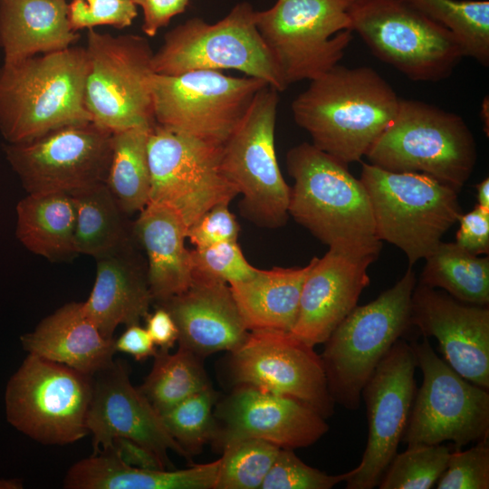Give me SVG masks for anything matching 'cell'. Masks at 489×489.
I'll list each match as a JSON object with an SVG mask.
<instances>
[{
	"label": "cell",
	"mask_w": 489,
	"mask_h": 489,
	"mask_svg": "<svg viewBox=\"0 0 489 489\" xmlns=\"http://www.w3.org/2000/svg\"><path fill=\"white\" fill-rule=\"evenodd\" d=\"M292 103L312 145L348 165L360 161L394 120L400 98L370 67L340 64L310 81Z\"/></svg>",
	"instance_id": "1"
},
{
	"label": "cell",
	"mask_w": 489,
	"mask_h": 489,
	"mask_svg": "<svg viewBox=\"0 0 489 489\" xmlns=\"http://www.w3.org/2000/svg\"><path fill=\"white\" fill-rule=\"evenodd\" d=\"M85 47L38 54L0 67V131L10 144L91 122L84 103Z\"/></svg>",
	"instance_id": "2"
},
{
	"label": "cell",
	"mask_w": 489,
	"mask_h": 489,
	"mask_svg": "<svg viewBox=\"0 0 489 489\" xmlns=\"http://www.w3.org/2000/svg\"><path fill=\"white\" fill-rule=\"evenodd\" d=\"M293 179L288 214L329 248L382 246L366 189L347 165L303 142L286 155Z\"/></svg>",
	"instance_id": "3"
},
{
	"label": "cell",
	"mask_w": 489,
	"mask_h": 489,
	"mask_svg": "<svg viewBox=\"0 0 489 489\" xmlns=\"http://www.w3.org/2000/svg\"><path fill=\"white\" fill-rule=\"evenodd\" d=\"M366 157L379 168L425 174L459 192L473 173L477 149L459 115L400 99L394 120Z\"/></svg>",
	"instance_id": "4"
},
{
	"label": "cell",
	"mask_w": 489,
	"mask_h": 489,
	"mask_svg": "<svg viewBox=\"0 0 489 489\" xmlns=\"http://www.w3.org/2000/svg\"><path fill=\"white\" fill-rule=\"evenodd\" d=\"M416 284V273L409 266L377 299L356 306L325 340L320 356L334 403L349 410L360 408L366 382L411 326V297Z\"/></svg>",
	"instance_id": "5"
},
{
	"label": "cell",
	"mask_w": 489,
	"mask_h": 489,
	"mask_svg": "<svg viewBox=\"0 0 489 489\" xmlns=\"http://www.w3.org/2000/svg\"><path fill=\"white\" fill-rule=\"evenodd\" d=\"M375 235L404 252L411 266L426 259L462 214L458 192L421 173L391 172L363 163Z\"/></svg>",
	"instance_id": "6"
},
{
	"label": "cell",
	"mask_w": 489,
	"mask_h": 489,
	"mask_svg": "<svg viewBox=\"0 0 489 489\" xmlns=\"http://www.w3.org/2000/svg\"><path fill=\"white\" fill-rule=\"evenodd\" d=\"M255 14L251 4L242 2L215 24L193 17L177 25L153 54L154 72L235 70L283 91L287 85L257 29Z\"/></svg>",
	"instance_id": "7"
},
{
	"label": "cell",
	"mask_w": 489,
	"mask_h": 489,
	"mask_svg": "<svg viewBox=\"0 0 489 489\" xmlns=\"http://www.w3.org/2000/svg\"><path fill=\"white\" fill-rule=\"evenodd\" d=\"M350 15L372 53L412 81L448 78L465 57L455 36L409 0H355Z\"/></svg>",
	"instance_id": "8"
},
{
	"label": "cell",
	"mask_w": 489,
	"mask_h": 489,
	"mask_svg": "<svg viewBox=\"0 0 489 489\" xmlns=\"http://www.w3.org/2000/svg\"><path fill=\"white\" fill-rule=\"evenodd\" d=\"M355 0H276L256 11L257 29L287 85L339 64L352 39Z\"/></svg>",
	"instance_id": "9"
},
{
	"label": "cell",
	"mask_w": 489,
	"mask_h": 489,
	"mask_svg": "<svg viewBox=\"0 0 489 489\" xmlns=\"http://www.w3.org/2000/svg\"><path fill=\"white\" fill-rule=\"evenodd\" d=\"M93 376L29 353L5 390L8 422L44 445H67L89 433Z\"/></svg>",
	"instance_id": "10"
},
{
	"label": "cell",
	"mask_w": 489,
	"mask_h": 489,
	"mask_svg": "<svg viewBox=\"0 0 489 489\" xmlns=\"http://www.w3.org/2000/svg\"><path fill=\"white\" fill-rule=\"evenodd\" d=\"M84 103L96 126L115 132L153 126L150 78L154 52L137 34L113 36L88 29Z\"/></svg>",
	"instance_id": "11"
},
{
	"label": "cell",
	"mask_w": 489,
	"mask_h": 489,
	"mask_svg": "<svg viewBox=\"0 0 489 489\" xmlns=\"http://www.w3.org/2000/svg\"><path fill=\"white\" fill-rule=\"evenodd\" d=\"M278 92L269 85L262 88L221 149L222 171L243 196L242 211L270 228L286 223L291 192L275 153Z\"/></svg>",
	"instance_id": "12"
},
{
	"label": "cell",
	"mask_w": 489,
	"mask_h": 489,
	"mask_svg": "<svg viewBox=\"0 0 489 489\" xmlns=\"http://www.w3.org/2000/svg\"><path fill=\"white\" fill-rule=\"evenodd\" d=\"M265 85L257 78L233 77L220 71L154 73L150 90L155 124L223 146Z\"/></svg>",
	"instance_id": "13"
},
{
	"label": "cell",
	"mask_w": 489,
	"mask_h": 489,
	"mask_svg": "<svg viewBox=\"0 0 489 489\" xmlns=\"http://www.w3.org/2000/svg\"><path fill=\"white\" fill-rule=\"evenodd\" d=\"M423 382L401 442L408 446L451 441L456 448L489 436V393L453 369L427 338L410 343Z\"/></svg>",
	"instance_id": "14"
},
{
	"label": "cell",
	"mask_w": 489,
	"mask_h": 489,
	"mask_svg": "<svg viewBox=\"0 0 489 489\" xmlns=\"http://www.w3.org/2000/svg\"><path fill=\"white\" fill-rule=\"evenodd\" d=\"M222 146L154 124L148 140L149 201L175 209L188 227L238 195L221 168Z\"/></svg>",
	"instance_id": "15"
},
{
	"label": "cell",
	"mask_w": 489,
	"mask_h": 489,
	"mask_svg": "<svg viewBox=\"0 0 489 489\" xmlns=\"http://www.w3.org/2000/svg\"><path fill=\"white\" fill-rule=\"evenodd\" d=\"M112 132L92 122L6 144L5 157L28 194L65 193L105 183Z\"/></svg>",
	"instance_id": "16"
},
{
	"label": "cell",
	"mask_w": 489,
	"mask_h": 489,
	"mask_svg": "<svg viewBox=\"0 0 489 489\" xmlns=\"http://www.w3.org/2000/svg\"><path fill=\"white\" fill-rule=\"evenodd\" d=\"M231 353V374L238 386L295 398L324 418L334 413L321 356L291 331H251Z\"/></svg>",
	"instance_id": "17"
},
{
	"label": "cell",
	"mask_w": 489,
	"mask_h": 489,
	"mask_svg": "<svg viewBox=\"0 0 489 489\" xmlns=\"http://www.w3.org/2000/svg\"><path fill=\"white\" fill-rule=\"evenodd\" d=\"M417 367L411 344L398 339L363 387L368 440L360 463L348 472L347 489L378 486L398 453L417 393Z\"/></svg>",
	"instance_id": "18"
},
{
	"label": "cell",
	"mask_w": 489,
	"mask_h": 489,
	"mask_svg": "<svg viewBox=\"0 0 489 489\" xmlns=\"http://www.w3.org/2000/svg\"><path fill=\"white\" fill-rule=\"evenodd\" d=\"M92 435L93 454L111 447L115 437L131 439L154 452L172 468L168 452L191 456L170 436L160 414L129 379L127 365L118 360L93 376L86 419Z\"/></svg>",
	"instance_id": "19"
},
{
	"label": "cell",
	"mask_w": 489,
	"mask_h": 489,
	"mask_svg": "<svg viewBox=\"0 0 489 489\" xmlns=\"http://www.w3.org/2000/svg\"><path fill=\"white\" fill-rule=\"evenodd\" d=\"M410 324L434 337L446 362L463 378L489 388V309L462 302L446 292L417 283Z\"/></svg>",
	"instance_id": "20"
},
{
	"label": "cell",
	"mask_w": 489,
	"mask_h": 489,
	"mask_svg": "<svg viewBox=\"0 0 489 489\" xmlns=\"http://www.w3.org/2000/svg\"><path fill=\"white\" fill-rule=\"evenodd\" d=\"M381 246L364 249L329 248L314 264L302 285L296 321L291 331L309 345L324 343L357 306L369 283V266Z\"/></svg>",
	"instance_id": "21"
},
{
	"label": "cell",
	"mask_w": 489,
	"mask_h": 489,
	"mask_svg": "<svg viewBox=\"0 0 489 489\" xmlns=\"http://www.w3.org/2000/svg\"><path fill=\"white\" fill-rule=\"evenodd\" d=\"M217 417L223 426L214 438L222 446L258 438L293 450L313 445L329 430L326 418L305 403L244 385L223 402Z\"/></svg>",
	"instance_id": "22"
},
{
	"label": "cell",
	"mask_w": 489,
	"mask_h": 489,
	"mask_svg": "<svg viewBox=\"0 0 489 489\" xmlns=\"http://www.w3.org/2000/svg\"><path fill=\"white\" fill-rule=\"evenodd\" d=\"M178 331V344L199 357L234 351L247 338L246 329L229 285L193 276L183 292L160 302Z\"/></svg>",
	"instance_id": "23"
},
{
	"label": "cell",
	"mask_w": 489,
	"mask_h": 489,
	"mask_svg": "<svg viewBox=\"0 0 489 489\" xmlns=\"http://www.w3.org/2000/svg\"><path fill=\"white\" fill-rule=\"evenodd\" d=\"M28 353L94 376L113 362L114 339L105 338L85 315L82 302H68L21 336Z\"/></svg>",
	"instance_id": "24"
},
{
	"label": "cell",
	"mask_w": 489,
	"mask_h": 489,
	"mask_svg": "<svg viewBox=\"0 0 489 489\" xmlns=\"http://www.w3.org/2000/svg\"><path fill=\"white\" fill-rule=\"evenodd\" d=\"M187 226L171 206L149 201L139 211L133 234L148 258L147 279L153 300L163 302L186 291L193 281L191 252L185 246Z\"/></svg>",
	"instance_id": "25"
},
{
	"label": "cell",
	"mask_w": 489,
	"mask_h": 489,
	"mask_svg": "<svg viewBox=\"0 0 489 489\" xmlns=\"http://www.w3.org/2000/svg\"><path fill=\"white\" fill-rule=\"evenodd\" d=\"M96 260L94 284L82 309L105 338L113 339L120 324L146 318L153 298L147 272L130 255L129 245Z\"/></svg>",
	"instance_id": "26"
},
{
	"label": "cell",
	"mask_w": 489,
	"mask_h": 489,
	"mask_svg": "<svg viewBox=\"0 0 489 489\" xmlns=\"http://www.w3.org/2000/svg\"><path fill=\"white\" fill-rule=\"evenodd\" d=\"M79 38L71 27L66 0H0L4 62L64 50Z\"/></svg>",
	"instance_id": "27"
},
{
	"label": "cell",
	"mask_w": 489,
	"mask_h": 489,
	"mask_svg": "<svg viewBox=\"0 0 489 489\" xmlns=\"http://www.w3.org/2000/svg\"><path fill=\"white\" fill-rule=\"evenodd\" d=\"M220 458L181 470L142 469L122 462L109 448L73 464L66 489H215Z\"/></svg>",
	"instance_id": "28"
},
{
	"label": "cell",
	"mask_w": 489,
	"mask_h": 489,
	"mask_svg": "<svg viewBox=\"0 0 489 489\" xmlns=\"http://www.w3.org/2000/svg\"><path fill=\"white\" fill-rule=\"evenodd\" d=\"M315 257L302 267L258 270L245 281L229 284L246 329L291 331L298 315L304 281Z\"/></svg>",
	"instance_id": "29"
},
{
	"label": "cell",
	"mask_w": 489,
	"mask_h": 489,
	"mask_svg": "<svg viewBox=\"0 0 489 489\" xmlns=\"http://www.w3.org/2000/svg\"><path fill=\"white\" fill-rule=\"evenodd\" d=\"M16 236L32 253L51 261L78 254L71 195L28 194L16 206Z\"/></svg>",
	"instance_id": "30"
},
{
	"label": "cell",
	"mask_w": 489,
	"mask_h": 489,
	"mask_svg": "<svg viewBox=\"0 0 489 489\" xmlns=\"http://www.w3.org/2000/svg\"><path fill=\"white\" fill-rule=\"evenodd\" d=\"M71 197L78 254L98 259L129 244L124 213L105 183L82 189Z\"/></svg>",
	"instance_id": "31"
},
{
	"label": "cell",
	"mask_w": 489,
	"mask_h": 489,
	"mask_svg": "<svg viewBox=\"0 0 489 489\" xmlns=\"http://www.w3.org/2000/svg\"><path fill=\"white\" fill-rule=\"evenodd\" d=\"M153 126H137L112 132L105 184L124 214L139 212L149 202L148 140Z\"/></svg>",
	"instance_id": "32"
},
{
	"label": "cell",
	"mask_w": 489,
	"mask_h": 489,
	"mask_svg": "<svg viewBox=\"0 0 489 489\" xmlns=\"http://www.w3.org/2000/svg\"><path fill=\"white\" fill-rule=\"evenodd\" d=\"M418 283L440 289L465 303L487 306L489 258L441 241L426 258Z\"/></svg>",
	"instance_id": "33"
},
{
	"label": "cell",
	"mask_w": 489,
	"mask_h": 489,
	"mask_svg": "<svg viewBox=\"0 0 489 489\" xmlns=\"http://www.w3.org/2000/svg\"><path fill=\"white\" fill-rule=\"evenodd\" d=\"M153 357L151 371L139 389L160 415L210 387L201 357L191 350L158 349Z\"/></svg>",
	"instance_id": "34"
},
{
	"label": "cell",
	"mask_w": 489,
	"mask_h": 489,
	"mask_svg": "<svg viewBox=\"0 0 489 489\" xmlns=\"http://www.w3.org/2000/svg\"><path fill=\"white\" fill-rule=\"evenodd\" d=\"M457 39L465 56L489 64V1L409 0Z\"/></svg>",
	"instance_id": "35"
},
{
	"label": "cell",
	"mask_w": 489,
	"mask_h": 489,
	"mask_svg": "<svg viewBox=\"0 0 489 489\" xmlns=\"http://www.w3.org/2000/svg\"><path fill=\"white\" fill-rule=\"evenodd\" d=\"M222 447L215 489H261L281 449L258 438L236 439Z\"/></svg>",
	"instance_id": "36"
},
{
	"label": "cell",
	"mask_w": 489,
	"mask_h": 489,
	"mask_svg": "<svg viewBox=\"0 0 489 489\" xmlns=\"http://www.w3.org/2000/svg\"><path fill=\"white\" fill-rule=\"evenodd\" d=\"M450 452L442 444L408 446L393 457L378 487L430 489L445 471Z\"/></svg>",
	"instance_id": "37"
},
{
	"label": "cell",
	"mask_w": 489,
	"mask_h": 489,
	"mask_svg": "<svg viewBox=\"0 0 489 489\" xmlns=\"http://www.w3.org/2000/svg\"><path fill=\"white\" fill-rule=\"evenodd\" d=\"M215 399L216 394L210 386L160 415L170 436L190 456L199 453L215 437Z\"/></svg>",
	"instance_id": "38"
},
{
	"label": "cell",
	"mask_w": 489,
	"mask_h": 489,
	"mask_svg": "<svg viewBox=\"0 0 489 489\" xmlns=\"http://www.w3.org/2000/svg\"><path fill=\"white\" fill-rule=\"evenodd\" d=\"M193 276L210 278L228 285L254 277L259 269L244 256L237 241L190 250Z\"/></svg>",
	"instance_id": "39"
},
{
	"label": "cell",
	"mask_w": 489,
	"mask_h": 489,
	"mask_svg": "<svg viewBox=\"0 0 489 489\" xmlns=\"http://www.w3.org/2000/svg\"><path fill=\"white\" fill-rule=\"evenodd\" d=\"M347 477L348 472L327 475L306 465L292 449L281 448L261 489H331Z\"/></svg>",
	"instance_id": "40"
},
{
	"label": "cell",
	"mask_w": 489,
	"mask_h": 489,
	"mask_svg": "<svg viewBox=\"0 0 489 489\" xmlns=\"http://www.w3.org/2000/svg\"><path fill=\"white\" fill-rule=\"evenodd\" d=\"M437 489H488V439L476 443L467 450L451 451L447 465L436 484Z\"/></svg>",
	"instance_id": "41"
},
{
	"label": "cell",
	"mask_w": 489,
	"mask_h": 489,
	"mask_svg": "<svg viewBox=\"0 0 489 489\" xmlns=\"http://www.w3.org/2000/svg\"><path fill=\"white\" fill-rule=\"evenodd\" d=\"M137 15V5L131 0H72L69 4V22L76 32L98 25L122 29Z\"/></svg>",
	"instance_id": "42"
},
{
	"label": "cell",
	"mask_w": 489,
	"mask_h": 489,
	"mask_svg": "<svg viewBox=\"0 0 489 489\" xmlns=\"http://www.w3.org/2000/svg\"><path fill=\"white\" fill-rule=\"evenodd\" d=\"M228 206L229 204H219L213 206L187 227V238L195 248L237 241L240 226Z\"/></svg>",
	"instance_id": "43"
},
{
	"label": "cell",
	"mask_w": 489,
	"mask_h": 489,
	"mask_svg": "<svg viewBox=\"0 0 489 489\" xmlns=\"http://www.w3.org/2000/svg\"><path fill=\"white\" fill-rule=\"evenodd\" d=\"M458 222L455 243L473 254H488L489 210L476 204L472 211L461 214Z\"/></svg>",
	"instance_id": "44"
},
{
	"label": "cell",
	"mask_w": 489,
	"mask_h": 489,
	"mask_svg": "<svg viewBox=\"0 0 489 489\" xmlns=\"http://www.w3.org/2000/svg\"><path fill=\"white\" fill-rule=\"evenodd\" d=\"M142 8V31L149 37L157 34L158 30L167 26L170 20L183 13L190 0H131Z\"/></svg>",
	"instance_id": "45"
},
{
	"label": "cell",
	"mask_w": 489,
	"mask_h": 489,
	"mask_svg": "<svg viewBox=\"0 0 489 489\" xmlns=\"http://www.w3.org/2000/svg\"><path fill=\"white\" fill-rule=\"evenodd\" d=\"M125 464L142 469L162 470L168 467L151 450L126 437H115L110 447Z\"/></svg>",
	"instance_id": "46"
},
{
	"label": "cell",
	"mask_w": 489,
	"mask_h": 489,
	"mask_svg": "<svg viewBox=\"0 0 489 489\" xmlns=\"http://www.w3.org/2000/svg\"><path fill=\"white\" fill-rule=\"evenodd\" d=\"M114 348L116 351L127 353L138 361L153 357L158 350L146 328L139 323L127 326L125 331L114 340Z\"/></svg>",
	"instance_id": "47"
},
{
	"label": "cell",
	"mask_w": 489,
	"mask_h": 489,
	"mask_svg": "<svg viewBox=\"0 0 489 489\" xmlns=\"http://www.w3.org/2000/svg\"><path fill=\"white\" fill-rule=\"evenodd\" d=\"M146 330L153 342L161 350L171 349L178 340V331L170 313L159 306L146 316Z\"/></svg>",
	"instance_id": "48"
},
{
	"label": "cell",
	"mask_w": 489,
	"mask_h": 489,
	"mask_svg": "<svg viewBox=\"0 0 489 489\" xmlns=\"http://www.w3.org/2000/svg\"><path fill=\"white\" fill-rule=\"evenodd\" d=\"M477 205L485 210H489V178H484L475 186Z\"/></svg>",
	"instance_id": "49"
},
{
	"label": "cell",
	"mask_w": 489,
	"mask_h": 489,
	"mask_svg": "<svg viewBox=\"0 0 489 489\" xmlns=\"http://www.w3.org/2000/svg\"><path fill=\"white\" fill-rule=\"evenodd\" d=\"M22 483L17 479L0 480V488H22Z\"/></svg>",
	"instance_id": "50"
}]
</instances>
